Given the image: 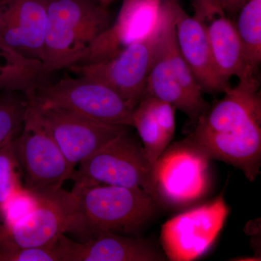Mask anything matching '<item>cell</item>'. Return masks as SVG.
<instances>
[{
  "mask_svg": "<svg viewBox=\"0 0 261 261\" xmlns=\"http://www.w3.org/2000/svg\"><path fill=\"white\" fill-rule=\"evenodd\" d=\"M145 93L172 105L188 117L190 124L195 126L200 118L178 83L161 37V29L153 63L146 84Z\"/></svg>",
  "mask_w": 261,
  "mask_h": 261,
  "instance_id": "obj_17",
  "label": "cell"
},
{
  "mask_svg": "<svg viewBox=\"0 0 261 261\" xmlns=\"http://www.w3.org/2000/svg\"><path fill=\"white\" fill-rule=\"evenodd\" d=\"M110 25L107 8L96 0H47L44 74L79 64Z\"/></svg>",
  "mask_w": 261,
  "mask_h": 261,
  "instance_id": "obj_2",
  "label": "cell"
},
{
  "mask_svg": "<svg viewBox=\"0 0 261 261\" xmlns=\"http://www.w3.org/2000/svg\"><path fill=\"white\" fill-rule=\"evenodd\" d=\"M147 1V0H123L122 5H128L135 4V3H141V2Z\"/></svg>",
  "mask_w": 261,
  "mask_h": 261,
  "instance_id": "obj_26",
  "label": "cell"
},
{
  "mask_svg": "<svg viewBox=\"0 0 261 261\" xmlns=\"http://www.w3.org/2000/svg\"><path fill=\"white\" fill-rule=\"evenodd\" d=\"M13 142L0 147V211L12 196L23 188L21 168Z\"/></svg>",
  "mask_w": 261,
  "mask_h": 261,
  "instance_id": "obj_21",
  "label": "cell"
},
{
  "mask_svg": "<svg viewBox=\"0 0 261 261\" xmlns=\"http://www.w3.org/2000/svg\"><path fill=\"white\" fill-rule=\"evenodd\" d=\"M229 214L223 194L166 221L161 231L168 260L190 261L203 255L214 245Z\"/></svg>",
  "mask_w": 261,
  "mask_h": 261,
  "instance_id": "obj_10",
  "label": "cell"
},
{
  "mask_svg": "<svg viewBox=\"0 0 261 261\" xmlns=\"http://www.w3.org/2000/svg\"><path fill=\"white\" fill-rule=\"evenodd\" d=\"M43 106L61 108L93 121L132 126L135 106L107 86L84 77H66L25 92Z\"/></svg>",
  "mask_w": 261,
  "mask_h": 261,
  "instance_id": "obj_5",
  "label": "cell"
},
{
  "mask_svg": "<svg viewBox=\"0 0 261 261\" xmlns=\"http://www.w3.org/2000/svg\"><path fill=\"white\" fill-rule=\"evenodd\" d=\"M237 32L249 68L257 72L261 63V0H247L238 13Z\"/></svg>",
  "mask_w": 261,
  "mask_h": 261,
  "instance_id": "obj_19",
  "label": "cell"
},
{
  "mask_svg": "<svg viewBox=\"0 0 261 261\" xmlns=\"http://www.w3.org/2000/svg\"><path fill=\"white\" fill-rule=\"evenodd\" d=\"M96 1L98 2L99 4H101L103 5V6L107 8L108 5H111V3L115 1V0H96Z\"/></svg>",
  "mask_w": 261,
  "mask_h": 261,
  "instance_id": "obj_27",
  "label": "cell"
},
{
  "mask_svg": "<svg viewBox=\"0 0 261 261\" xmlns=\"http://www.w3.org/2000/svg\"><path fill=\"white\" fill-rule=\"evenodd\" d=\"M47 0H0V42L42 63Z\"/></svg>",
  "mask_w": 261,
  "mask_h": 261,
  "instance_id": "obj_13",
  "label": "cell"
},
{
  "mask_svg": "<svg viewBox=\"0 0 261 261\" xmlns=\"http://www.w3.org/2000/svg\"><path fill=\"white\" fill-rule=\"evenodd\" d=\"M161 29L159 13L157 23L145 37L130 43L107 59L73 65L68 70L78 76L107 86L136 107L145 93Z\"/></svg>",
  "mask_w": 261,
  "mask_h": 261,
  "instance_id": "obj_6",
  "label": "cell"
},
{
  "mask_svg": "<svg viewBox=\"0 0 261 261\" xmlns=\"http://www.w3.org/2000/svg\"><path fill=\"white\" fill-rule=\"evenodd\" d=\"M38 200L37 194L23 188L7 201L0 211L3 226H8L34 208Z\"/></svg>",
  "mask_w": 261,
  "mask_h": 261,
  "instance_id": "obj_22",
  "label": "cell"
},
{
  "mask_svg": "<svg viewBox=\"0 0 261 261\" xmlns=\"http://www.w3.org/2000/svg\"><path fill=\"white\" fill-rule=\"evenodd\" d=\"M166 1L172 14L178 49L202 92L224 93L231 87L229 80L220 73L202 24L193 15L187 14L178 0Z\"/></svg>",
  "mask_w": 261,
  "mask_h": 261,
  "instance_id": "obj_12",
  "label": "cell"
},
{
  "mask_svg": "<svg viewBox=\"0 0 261 261\" xmlns=\"http://www.w3.org/2000/svg\"><path fill=\"white\" fill-rule=\"evenodd\" d=\"M56 245L43 247L0 245V261H58Z\"/></svg>",
  "mask_w": 261,
  "mask_h": 261,
  "instance_id": "obj_23",
  "label": "cell"
},
{
  "mask_svg": "<svg viewBox=\"0 0 261 261\" xmlns=\"http://www.w3.org/2000/svg\"><path fill=\"white\" fill-rule=\"evenodd\" d=\"M172 105L145 93L132 113V126L140 136L147 159L154 164L171 144L176 130Z\"/></svg>",
  "mask_w": 261,
  "mask_h": 261,
  "instance_id": "obj_16",
  "label": "cell"
},
{
  "mask_svg": "<svg viewBox=\"0 0 261 261\" xmlns=\"http://www.w3.org/2000/svg\"><path fill=\"white\" fill-rule=\"evenodd\" d=\"M18 92H0V147L14 140L23 128L28 99Z\"/></svg>",
  "mask_w": 261,
  "mask_h": 261,
  "instance_id": "obj_20",
  "label": "cell"
},
{
  "mask_svg": "<svg viewBox=\"0 0 261 261\" xmlns=\"http://www.w3.org/2000/svg\"><path fill=\"white\" fill-rule=\"evenodd\" d=\"M209 161L184 140L170 144L154 165L158 202L179 207L203 197L210 185Z\"/></svg>",
  "mask_w": 261,
  "mask_h": 261,
  "instance_id": "obj_9",
  "label": "cell"
},
{
  "mask_svg": "<svg viewBox=\"0 0 261 261\" xmlns=\"http://www.w3.org/2000/svg\"><path fill=\"white\" fill-rule=\"evenodd\" d=\"M58 261H162L168 260L142 239L102 232L77 243L62 234L56 247Z\"/></svg>",
  "mask_w": 261,
  "mask_h": 261,
  "instance_id": "obj_15",
  "label": "cell"
},
{
  "mask_svg": "<svg viewBox=\"0 0 261 261\" xmlns=\"http://www.w3.org/2000/svg\"><path fill=\"white\" fill-rule=\"evenodd\" d=\"M2 228H3V224H2L1 221H0V231H1Z\"/></svg>",
  "mask_w": 261,
  "mask_h": 261,
  "instance_id": "obj_28",
  "label": "cell"
},
{
  "mask_svg": "<svg viewBox=\"0 0 261 261\" xmlns=\"http://www.w3.org/2000/svg\"><path fill=\"white\" fill-rule=\"evenodd\" d=\"M27 97L38 121L74 168L129 127L93 121L61 108L43 106Z\"/></svg>",
  "mask_w": 261,
  "mask_h": 261,
  "instance_id": "obj_11",
  "label": "cell"
},
{
  "mask_svg": "<svg viewBox=\"0 0 261 261\" xmlns=\"http://www.w3.org/2000/svg\"><path fill=\"white\" fill-rule=\"evenodd\" d=\"M37 204L28 214L0 231V245L43 247L56 245L70 231L78 205V193L63 189L36 192Z\"/></svg>",
  "mask_w": 261,
  "mask_h": 261,
  "instance_id": "obj_7",
  "label": "cell"
},
{
  "mask_svg": "<svg viewBox=\"0 0 261 261\" xmlns=\"http://www.w3.org/2000/svg\"><path fill=\"white\" fill-rule=\"evenodd\" d=\"M73 190L78 205L73 231L88 239L99 233H132L153 219L160 203L141 188L97 185Z\"/></svg>",
  "mask_w": 261,
  "mask_h": 261,
  "instance_id": "obj_3",
  "label": "cell"
},
{
  "mask_svg": "<svg viewBox=\"0 0 261 261\" xmlns=\"http://www.w3.org/2000/svg\"><path fill=\"white\" fill-rule=\"evenodd\" d=\"M154 165L147 159L142 142L127 128L80 163L72 175L73 189L97 185L141 188L157 200Z\"/></svg>",
  "mask_w": 261,
  "mask_h": 261,
  "instance_id": "obj_4",
  "label": "cell"
},
{
  "mask_svg": "<svg viewBox=\"0 0 261 261\" xmlns=\"http://www.w3.org/2000/svg\"><path fill=\"white\" fill-rule=\"evenodd\" d=\"M247 0H230L229 7L227 11L228 17H234L238 15L239 11Z\"/></svg>",
  "mask_w": 261,
  "mask_h": 261,
  "instance_id": "obj_24",
  "label": "cell"
},
{
  "mask_svg": "<svg viewBox=\"0 0 261 261\" xmlns=\"http://www.w3.org/2000/svg\"><path fill=\"white\" fill-rule=\"evenodd\" d=\"M44 75L40 62L25 58L0 42V92L34 89Z\"/></svg>",
  "mask_w": 261,
  "mask_h": 261,
  "instance_id": "obj_18",
  "label": "cell"
},
{
  "mask_svg": "<svg viewBox=\"0 0 261 261\" xmlns=\"http://www.w3.org/2000/svg\"><path fill=\"white\" fill-rule=\"evenodd\" d=\"M194 15L205 29L220 73L229 80L257 72L249 68L236 27L219 0H192Z\"/></svg>",
  "mask_w": 261,
  "mask_h": 261,
  "instance_id": "obj_14",
  "label": "cell"
},
{
  "mask_svg": "<svg viewBox=\"0 0 261 261\" xmlns=\"http://www.w3.org/2000/svg\"><path fill=\"white\" fill-rule=\"evenodd\" d=\"M224 94L183 140L210 161L238 168L253 182L261 166V96L257 74L240 79Z\"/></svg>",
  "mask_w": 261,
  "mask_h": 261,
  "instance_id": "obj_1",
  "label": "cell"
},
{
  "mask_svg": "<svg viewBox=\"0 0 261 261\" xmlns=\"http://www.w3.org/2000/svg\"><path fill=\"white\" fill-rule=\"evenodd\" d=\"M219 3L222 5L223 8H224L225 12L227 14V11L228 10V7H229L230 0H219Z\"/></svg>",
  "mask_w": 261,
  "mask_h": 261,
  "instance_id": "obj_25",
  "label": "cell"
},
{
  "mask_svg": "<svg viewBox=\"0 0 261 261\" xmlns=\"http://www.w3.org/2000/svg\"><path fill=\"white\" fill-rule=\"evenodd\" d=\"M13 143L24 188L34 192L57 190L71 178L75 168L38 121L29 103L23 128Z\"/></svg>",
  "mask_w": 261,
  "mask_h": 261,
  "instance_id": "obj_8",
  "label": "cell"
}]
</instances>
